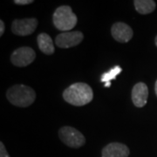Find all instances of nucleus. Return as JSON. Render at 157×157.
Wrapping results in <instances>:
<instances>
[{"label": "nucleus", "mask_w": 157, "mask_h": 157, "mask_svg": "<svg viewBox=\"0 0 157 157\" xmlns=\"http://www.w3.org/2000/svg\"><path fill=\"white\" fill-rule=\"evenodd\" d=\"M134 5L136 11L142 15L151 13L156 7L155 2L153 0H135Z\"/></svg>", "instance_id": "nucleus-12"}, {"label": "nucleus", "mask_w": 157, "mask_h": 157, "mask_svg": "<svg viewBox=\"0 0 157 157\" xmlns=\"http://www.w3.org/2000/svg\"><path fill=\"white\" fill-rule=\"evenodd\" d=\"M130 150L125 144L120 142H112L104 147L101 157H128Z\"/></svg>", "instance_id": "nucleus-9"}, {"label": "nucleus", "mask_w": 157, "mask_h": 157, "mask_svg": "<svg viewBox=\"0 0 157 157\" xmlns=\"http://www.w3.org/2000/svg\"><path fill=\"white\" fill-rule=\"evenodd\" d=\"M0 157H11L6 151V147L2 141L0 142Z\"/></svg>", "instance_id": "nucleus-14"}, {"label": "nucleus", "mask_w": 157, "mask_h": 157, "mask_svg": "<svg viewBox=\"0 0 157 157\" xmlns=\"http://www.w3.org/2000/svg\"><path fill=\"white\" fill-rule=\"evenodd\" d=\"M63 98L73 106L81 107L93 101L94 92L89 85L78 82L71 85L64 91Z\"/></svg>", "instance_id": "nucleus-1"}, {"label": "nucleus", "mask_w": 157, "mask_h": 157, "mask_svg": "<svg viewBox=\"0 0 157 157\" xmlns=\"http://www.w3.org/2000/svg\"><path fill=\"white\" fill-rule=\"evenodd\" d=\"M52 22L58 30L66 33L75 27L78 18L70 6H61L58 7L54 11Z\"/></svg>", "instance_id": "nucleus-3"}, {"label": "nucleus", "mask_w": 157, "mask_h": 157, "mask_svg": "<svg viewBox=\"0 0 157 157\" xmlns=\"http://www.w3.org/2000/svg\"><path fill=\"white\" fill-rule=\"evenodd\" d=\"M132 101L136 107H143L147 102L148 88L143 82L135 84L132 89Z\"/></svg>", "instance_id": "nucleus-10"}, {"label": "nucleus", "mask_w": 157, "mask_h": 157, "mask_svg": "<svg viewBox=\"0 0 157 157\" xmlns=\"http://www.w3.org/2000/svg\"><path fill=\"white\" fill-rule=\"evenodd\" d=\"M5 28H6L5 23H4V21L1 19V20H0V36H1V37L3 36V34L5 33Z\"/></svg>", "instance_id": "nucleus-16"}, {"label": "nucleus", "mask_w": 157, "mask_h": 157, "mask_svg": "<svg viewBox=\"0 0 157 157\" xmlns=\"http://www.w3.org/2000/svg\"><path fill=\"white\" fill-rule=\"evenodd\" d=\"M121 72H122V68L120 66H115V67L111 68L108 72L103 73L101 75V81L105 83V87H109L111 86V80L115 79V78Z\"/></svg>", "instance_id": "nucleus-13"}, {"label": "nucleus", "mask_w": 157, "mask_h": 157, "mask_svg": "<svg viewBox=\"0 0 157 157\" xmlns=\"http://www.w3.org/2000/svg\"><path fill=\"white\" fill-rule=\"evenodd\" d=\"M37 26L38 20L35 17L15 19L11 25V31L18 36H27L33 33Z\"/></svg>", "instance_id": "nucleus-6"}, {"label": "nucleus", "mask_w": 157, "mask_h": 157, "mask_svg": "<svg viewBox=\"0 0 157 157\" xmlns=\"http://www.w3.org/2000/svg\"><path fill=\"white\" fill-rule=\"evenodd\" d=\"M111 33L113 39L120 43H127L133 38L134 32L128 25L122 22L113 24L111 28Z\"/></svg>", "instance_id": "nucleus-8"}, {"label": "nucleus", "mask_w": 157, "mask_h": 157, "mask_svg": "<svg viewBox=\"0 0 157 157\" xmlns=\"http://www.w3.org/2000/svg\"><path fill=\"white\" fill-rule=\"evenodd\" d=\"M6 97L12 105L18 107L31 106L36 99V93L25 85H15L7 90Z\"/></svg>", "instance_id": "nucleus-2"}, {"label": "nucleus", "mask_w": 157, "mask_h": 157, "mask_svg": "<svg viewBox=\"0 0 157 157\" xmlns=\"http://www.w3.org/2000/svg\"><path fill=\"white\" fill-rule=\"evenodd\" d=\"M38 45H39V50L41 51L43 53L46 55H51L53 54L55 52V48L53 45L52 39L50 36L45 33H42L38 36Z\"/></svg>", "instance_id": "nucleus-11"}, {"label": "nucleus", "mask_w": 157, "mask_h": 157, "mask_svg": "<svg viewBox=\"0 0 157 157\" xmlns=\"http://www.w3.org/2000/svg\"><path fill=\"white\" fill-rule=\"evenodd\" d=\"M84 35L79 31L59 33L55 39V44L59 48H71L82 42Z\"/></svg>", "instance_id": "nucleus-7"}, {"label": "nucleus", "mask_w": 157, "mask_h": 157, "mask_svg": "<svg viewBox=\"0 0 157 157\" xmlns=\"http://www.w3.org/2000/svg\"><path fill=\"white\" fill-rule=\"evenodd\" d=\"M59 136L64 144L73 148L80 147L86 143L84 135L73 127H62L59 130Z\"/></svg>", "instance_id": "nucleus-4"}, {"label": "nucleus", "mask_w": 157, "mask_h": 157, "mask_svg": "<svg viewBox=\"0 0 157 157\" xmlns=\"http://www.w3.org/2000/svg\"><path fill=\"white\" fill-rule=\"evenodd\" d=\"M14 3L19 6H26V5H30L33 3V0H15Z\"/></svg>", "instance_id": "nucleus-15"}, {"label": "nucleus", "mask_w": 157, "mask_h": 157, "mask_svg": "<svg viewBox=\"0 0 157 157\" xmlns=\"http://www.w3.org/2000/svg\"><path fill=\"white\" fill-rule=\"evenodd\" d=\"M155 94L157 96V80L155 81Z\"/></svg>", "instance_id": "nucleus-17"}, {"label": "nucleus", "mask_w": 157, "mask_h": 157, "mask_svg": "<svg viewBox=\"0 0 157 157\" xmlns=\"http://www.w3.org/2000/svg\"><path fill=\"white\" fill-rule=\"evenodd\" d=\"M36 59V52L31 47H19L12 52L11 55V63L18 67H27Z\"/></svg>", "instance_id": "nucleus-5"}, {"label": "nucleus", "mask_w": 157, "mask_h": 157, "mask_svg": "<svg viewBox=\"0 0 157 157\" xmlns=\"http://www.w3.org/2000/svg\"><path fill=\"white\" fill-rule=\"evenodd\" d=\"M155 45H156V46H157V36H156V37H155Z\"/></svg>", "instance_id": "nucleus-18"}]
</instances>
